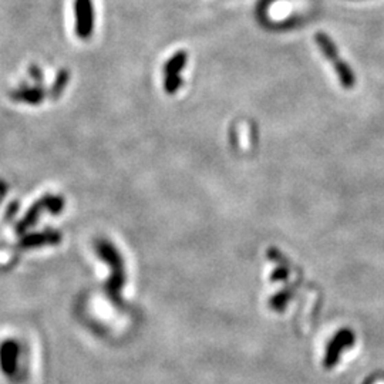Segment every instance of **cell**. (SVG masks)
<instances>
[{"mask_svg":"<svg viewBox=\"0 0 384 384\" xmlns=\"http://www.w3.org/2000/svg\"><path fill=\"white\" fill-rule=\"evenodd\" d=\"M315 42L321 54L333 66L339 83L345 89H353L356 86V74L345 60L340 57L337 46L335 45L332 37L328 36L325 32H317L315 34Z\"/></svg>","mask_w":384,"mask_h":384,"instance_id":"6da1fadb","label":"cell"},{"mask_svg":"<svg viewBox=\"0 0 384 384\" xmlns=\"http://www.w3.org/2000/svg\"><path fill=\"white\" fill-rule=\"evenodd\" d=\"M95 27V9L93 0H74V32L76 36L87 42Z\"/></svg>","mask_w":384,"mask_h":384,"instance_id":"7a4b0ae2","label":"cell"},{"mask_svg":"<svg viewBox=\"0 0 384 384\" xmlns=\"http://www.w3.org/2000/svg\"><path fill=\"white\" fill-rule=\"evenodd\" d=\"M188 62V53L185 50L177 52L164 66V90L167 94H175L179 87L183 86V77L181 73L184 71Z\"/></svg>","mask_w":384,"mask_h":384,"instance_id":"3957f363","label":"cell"},{"mask_svg":"<svg viewBox=\"0 0 384 384\" xmlns=\"http://www.w3.org/2000/svg\"><path fill=\"white\" fill-rule=\"evenodd\" d=\"M9 97L19 104L40 106L49 97V89L40 84L20 83L17 87L9 91Z\"/></svg>","mask_w":384,"mask_h":384,"instance_id":"277c9868","label":"cell"},{"mask_svg":"<svg viewBox=\"0 0 384 384\" xmlns=\"http://www.w3.org/2000/svg\"><path fill=\"white\" fill-rule=\"evenodd\" d=\"M19 353L20 349L14 340H6L0 346V368L9 379H13L17 373Z\"/></svg>","mask_w":384,"mask_h":384,"instance_id":"5b68a950","label":"cell"},{"mask_svg":"<svg viewBox=\"0 0 384 384\" xmlns=\"http://www.w3.org/2000/svg\"><path fill=\"white\" fill-rule=\"evenodd\" d=\"M62 205H63V202L62 199H60L58 196H47L45 199H42L38 202V204H36L26 215V218L20 222V225H19V231H22V229H26L29 228L30 225H33L34 222L38 219V215L40 212H42L43 210L46 211H52V212H57L62 210Z\"/></svg>","mask_w":384,"mask_h":384,"instance_id":"8992f818","label":"cell"},{"mask_svg":"<svg viewBox=\"0 0 384 384\" xmlns=\"http://www.w3.org/2000/svg\"><path fill=\"white\" fill-rule=\"evenodd\" d=\"M70 78H71V71L66 67L60 69L54 77V82L49 89V97L52 100H57L60 98V95L63 94V91L67 89L69 83H70Z\"/></svg>","mask_w":384,"mask_h":384,"instance_id":"52a82bcc","label":"cell"},{"mask_svg":"<svg viewBox=\"0 0 384 384\" xmlns=\"http://www.w3.org/2000/svg\"><path fill=\"white\" fill-rule=\"evenodd\" d=\"M29 77L34 84H40V86H45V74L43 70L40 69V66L37 65H30L29 67Z\"/></svg>","mask_w":384,"mask_h":384,"instance_id":"ba28073f","label":"cell"}]
</instances>
